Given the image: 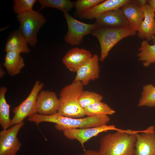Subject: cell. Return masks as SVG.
I'll return each instance as SVG.
<instances>
[{
    "label": "cell",
    "instance_id": "cell-1",
    "mask_svg": "<svg viewBox=\"0 0 155 155\" xmlns=\"http://www.w3.org/2000/svg\"><path fill=\"white\" fill-rule=\"evenodd\" d=\"M29 121L38 125L42 122L55 124V129L59 131L66 129H83L100 126L107 124L110 120L108 115H98L86 117L74 118L67 117L57 113L51 115L36 113L30 117Z\"/></svg>",
    "mask_w": 155,
    "mask_h": 155
},
{
    "label": "cell",
    "instance_id": "cell-2",
    "mask_svg": "<svg viewBox=\"0 0 155 155\" xmlns=\"http://www.w3.org/2000/svg\"><path fill=\"white\" fill-rule=\"evenodd\" d=\"M135 134L116 131L102 136L99 149L101 155H135Z\"/></svg>",
    "mask_w": 155,
    "mask_h": 155
},
{
    "label": "cell",
    "instance_id": "cell-3",
    "mask_svg": "<svg viewBox=\"0 0 155 155\" xmlns=\"http://www.w3.org/2000/svg\"><path fill=\"white\" fill-rule=\"evenodd\" d=\"M84 86L80 82L73 81L64 87L60 93L58 113L65 117L80 118L85 116L79 99L84 90Z\"/></svg>",
    "mask_w": 155,
    "mask_h": 155
},
{
    "label": "cell",
    "instance_id": "cell-4",
    "mask_svg": "<svg viewBox=\"0 0 155 155\" xmlns=\"http://www.w3.org/2000/svg\"><path fill=\"white\" fill-rule=\"evenodd\" d=\"M136 31L130 27L110 28L98 26L91 34L96 37L100 43L101 52L100 60L103 61L113 47L122 39L136 35Z\"/></svg>",
    "mask_w": 155,
    "mask_h": 155
},
{
    "label": "cell",
    "instance_id": "cell-5",
    "mask_svg": "<svg viewBox=\"0 0 155 155\" xmlns=\"http://www.w3.org/2000/svg\"><path fill=\"white\" fill-rule=\"evenodd\" d=\"M17 18L20 23L19 30L28 44L34 46L37 42L38 32L46 22L45 18L38 11L33 9L18 15Z\"/></svg>",
    "mask_w": 155,
    "mask_h": 155
},
{
    "label": "cell",
    "instance_id": "cell-6",
    "mask_svg": "<svg viewBox=\"0 0 155 155\" xmlns=\"http://www.w3.org/2000/svg\"><path fill=\"white\" fill-rule=\"evenodd\" d=\"M44 84L36 81L26 98L13 110L14 116L11 119V126L20 123L27 117L37 113L36 102L38 94L44 87Z\"/></svg>",
    "mask_w": 155,
    "mask_h": 155
},
{
    "label": "cell",
    "instance_id": "cell-7",
    "mask_svg": "<svg viewBox=\"0 0 155 155\" xmlns=\"http://www.w3.org/2000/svg\"><path fill=\"white\" fill-rule=\"evenodd\" d=\"M63 15L68 27L64 40L67 44L71 46L80 45L85 36L91 34L94 29L99 26L95 23L88 24L80 22L68 13H64Z\"/></svg>",
    "mask_w": 155,
    "mask_h": 155
},
{
    "label": "cell",
    "instance_id": "cell-8",
    "mask_svg": "<svg viewBox=\"0 0 155 155\" xmlns=\"http://www.w3.org/2000/svg\"><path fill=\"white\" fill-rule=\"evenodd\" d=\"M24 124L23 121L0 132V155H16L22 146L17 135Z\"/></svg>",
    "mask_w": 155,
    "mask_h": 155
},
{
    "label": "cell",
    "instance_id": "cell-9",
    "mask_svg": "<svg viewBox=\"0 0 155 155\" xmlns=\"http://www.w3.org/2000/svg\"><path fill=\"white\" fill-rule=\"evenodd\" d=\"M126 132V130L117 128L114 125L107 124L95 127L83 129H71L63 130L64 135L71 140H76L80 144L85 150V143L91 138L97 135L100 133L108 131Z\"/></svg>",
    "mask_w": 155,
    "mask_h": 155
},
{
    "label": "cell",
    "instance_id": "cell-10",
    "mask_svg": "<svg viewBox=\"0 0 155 155\" xmlns=\"http://www.w3.org/2000/svg\"><path fill=\"white\" fill-rule=\"evenodd\" d=\"M59 104V98L55 92L42 90L37 98V113L44 115H54L58 112Z\"/></svg>",
    "mask_w": 155,
    "mask_h": 155
},
{
    "label": "cell",
    "instance_id": "cell-11",
    "mask_svg": "<svg viewBox=\"0 0 155 155\" xmlns=\"http://www.w3.org/2000/svg\"><path fill=\"white\" fill-rule=\"evenodd\" d=\"M99 60L97 55H94L77 70L73 81L80 82L85 86L90 81L98 79L100 72Z\"/></svg>",
    "mask_w": 155,
    "mask_h": 155
},
{
    "label": "cell",
    "instance_id": "cell-12",
    "mask_svg": "<svg viewBox=\"0 0 155 155\" xmlns=\"http://www.w3.org/2000/svg\"><path fill=\"white\" fill-rule=\"evenodd\" d=\"M135 155H155V129L149 127L141 134H136Z\"/></svg>",
    "mask_w": 155,
    "mask_h": 155
},
{
    "label": "cell",
    "instance_id": "cell-13",
    "mask_svg": "<svg viewBox=\"0 0 155 155\" xmlns=\"http://www.w3.org/2000/svg\"><path fill=\"white\" fill-rule=\"evenodd\" d=\"M95 19V23L100 27L110 28H131L121 9L103 13Z\"/></svg>",
    "mask_w": 155,
    "mask_h": 155
},
{
    "label": "cell",
    "instance_id": "cell-14",
    "mask_svg": "<svg viewBox=\"0 0 155 155\" xmlns=\"http://www.w3.org/2000/svg\"><path fill=\"white\" fill-rule=\"evenodd\" d=\"M88 50L74 48L69 50L62 59L63 64L70 71L76 72L78 69L92 56Z\"/></svg>",
    "mask_w": 155,
    "mask_h": 155
},
{
    "label": "cell",
    "instance_id": "cell-15",
    "mask_svg": "<svg viewBox=\"0 0 155 155\" xmlns=\"http://www.w3.org/2000/svg\"><path fill=\"white\" fill-rule=\"evenodd\" d=\"M144 18L138 30V37L148 41L154 39L155 36V14L147 3L142 7Z\"/></svg>",
    "mask_w": 155,
    "mask_h": 155
},
{
    "label": "cell",
    "instance_id": "cell-16",
    "mask_svg": "<svg viewBox=\"0 0 155 155\" xmlns=\"http://www.w3.org/2000/svg\"><path fill=\"white\" fill-rule=\"evenodd\" d=\"M120 9L128 21L130 27L137 31L144 17L142 7L135 0H129Z\"/></svg>",
    "mask_w": 155,
    "mask_h": 155
},
{
    "label": "cell",
    "instance_id": "cell-17",
    "mask_svg": "<svg viewBox=\"0 0 155 155\" xmlns=\"http://www.w3.org/2000/svg\"><path fill=\"white\" fill-rule=\"evenodd\" d=\"M129 0H107L94 7L79 14V17L82 19L92 20L104 12L120 9Z\"/></svg>",
    "mask_w": 155,
    "mask_h": 155
},
{
    "label": "cell",
    "instance_id": "cell-18",
    "mask_svg": "<svg viewBox=\"0 0 155 155\" xmlns=\"http://www.w3.org/2000/svg\"><path fill=\"white\" fill-rule=\"evenodd\" d=\"M28 42L18 30L11 32L7 39L5 46L6 52H14L19 53H28L30 50Z\"/></svg>",
    "mask_w": 155,
    "mask_h": 155
},
{
    "label": "cell",
    "instance_id": "cell-19",
    "mask_svg": "<svg viewBox=\"0 0 155 155\" xmlns=\"http://www.w3.org/2000/svg\"><path fill=\"white\" fill-rule=\"evenodd\" d=\"M3 65L8 73L11 76H13L20 73L25 64L20 53L8 52H6Z\"/></svg>",
    "mask_w": 155,
    "mask_h": 155
},
{
    "label": "cell",
    "instance_id": "cell-20",
    "mask_svg": "<svg viewBox=\"0 0 155 155\" xmlns=\"http://www.w3.org/2000/svg\"><path fill=\"white\" fill-rule=\"evenodd\" d=\"M138 51L137 57L138 59L143 62L144 66L147 67L155 63V43L151 45L147 40H143Z\"/></svg>",
    "mask_w": 155,
    "mask_h": 155
},
{
    "label": "cell",
    "instance_id": "cell-21",
    "mask_svg": "<svg viewBox=\"0 0 155 155\" xmlns=\"http://www.w3.org/2000/svg\"><path fill=\"white\" fill-rule=\"evenodd\" d=\"M7 90L5 86H2L0 89V124L3 129H7L11 126L10 105L7 103L5 98Z\"/></svg>",
    "mask_w": 155,
    "mask_h": 155
},
{
    "label": "cell",
    "instance_id": "cell-22",
    "mask_svg": "<svg viewBox=\"0 0 155 155\" xmlns=\"http://www.w3.org/2000/svg\"><path fill=\"white\" fill-rule=\"evenodd\" d=\"M84 114L87 116L98 115H111L115 113V111L107 104L101 101L91 104L84 109Z\"/></svg>",
    "mask_w": 155,
    "mask_h": 155
},
{
    "label": "cell",
    "instance_id": "cell-23",
    "mask_svg": "<svg viewBox=\"0 0 155 155\" xmlns=\"http://www.w3.org/2000/svg\"><path fill=\"white\" fill-rule=\"evenodd\" d=\"M138 106L155 107V86L150 84L146 85L143 87Z\"/></svg>",
    "mask_w": 155,
    "mask_h": 155
},
{
    "label": "cell",
    "instance_id": "cell-24",
    "mask_svg": "<svg viewBox=\"0 0 155 155\" xmlns=\"http://www.w3.org/2000/svg\"><path fill=\"white\" fill-rule=\"evenodd\" d=\"M39 4L44 7L57 9L63 13H68L75 7V3L69 0H38Z\"/></svg>",
    "mask_w": 155,
    "mask_h": 155
},
{
    "label": "cell",
    "instance_id": "cell-25",
    "mask_svg": "<svg viewBox=\"0 0 155 155\" xmlns=\"http://www.w3.org/2000/svg\"><path fill=\"white\" fill-rule=\"evenodd\" d=\"M103 97L101 94L95 92L84 91L81 94L79 101L81 106L84 109L94 102L101 101Z\"/></svg>",
    "mask_w": 155,
    "mask_h": 155
},
{
    "label": "cell",
    "instance_id": "cell-26",
    "mask_svg": "<svg viewBox=\"0 0 155 155\" xmlns=\"http://www.w3.org/2000/svg\"><path fill=\"white\" fill-rule=\"evenodd\" d=\"M36 0H14L13 6L15 13L19 14L33 10V7Z\"/></svg>",
    "mask_w": 155,
    "mask_h": 155
},
{
    "label": "cell",
    "instance_id": "cell-27",
    "mask_svg": "<svg viewBox=\"0 0 155 155\" xmlns=\"http://www.w3.org/2000/svg\"><path fill=\"white\" fill-rule=\"evenodd\" d=\"M104 0H78L75 2L76 13L78 15L103 2Z\"/></svg>",
    "mask_w": 155,
    "mask_h": 155
},
{
    "label": "cell",
    "instance_id": "cell-28",
    "mask_svg": "<svg viewBox=\"0 0 155 155\" xmlns=\"http://www.w3.org/2000/svg\"><path fill=\"white\" fill-rule=\"evenodd\" d=\"M81 155H101L97 151L91 149L85 150Z\"/></svg>",
    "mask_w": 155,
    "mask_h": 155
},
{
    "label": "cell",
    "instance_id": "cell-29",
    "mask_svg": "<svg viewBox=\"0 0 155 155\" xmlns=\"http://www.w3.org/2000/svg\"><path fill=\"white\" fill-rule=\"evenodd\" d=\"M147 1L151 9L155 13V0H148Z\"/></svg>",
    "mask_w": 155,
    "mask_h": 155
},
{
    "label": "cell",
    "instance_id": "cell-30",
    "mask_svg": "<svg viewBox=\"0 0 155 155\" xmlns=\"http://www.w3.org/2000/svg\"><path fill=\"white\" fill-rule=\"evenodd\" d=\"M136 3L142 7L147 3L146 0H135Z\"/></svg>",
    "mask_w": 155,
    "mask_h": 155
},
{
    "label": "cell",
    "instance_id": "cell-31",
    "mask_svg": "<svg viewBox=\"0 0 155 155\" xmlns=\"http://www.w3.org/2000/svg\"><path fill=\"white\" fill-rule=\"evenodd\" d=\"M5 73L2 67H0V78H3L5 75Z\"/></svg>",
    "mask_w": 155,
    "mask_h": 155
},
{
    "label": "cell",
    "instance_id": "cell-32",
    "mask_svg": "<svg viewBox=\"0 0 155 155\" xmlns=\"http://www.w3.org/2000/svg\"><path fill=\"white\" fill-rule=\"evenodd\" d=\"M154 40V43H155V37L154 38V39H153Z\"/></svg>",
    "mask_w": 155,
    "mask_h": 155
}]
</instances>
